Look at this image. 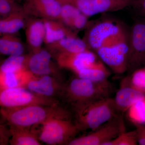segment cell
<instances>
[{
	"label": "cell",
	"mask_w": 145,
	"mask_h": 145,
	"mask_svg": "<svg viewBox=\"0 0 145 145\" xmlns=\"http://www.w3.org/2000/svg\"><path fill=\"white\" fill-rule=\"evenodd\" d=\"M125 131V127L122 114H119L93 132L88 135L75 138L69 145H104Z\"/></svg>",
	"instance_id": "cell-7"
},
{
	"label": "cell",
	"mask_w": 145,
	"mask_h": 145,
	"mask_svg": "<svg viewBox=\"0 0 145 145\" xmlns=\"http://www.w3.org/2000/svg\"><path fill=\"white\" fill-rule=\"evenodd\" d=\"M52 56L47 49L41 48L36 52H31L27 57V69L37 76L49 75L56 77L57 68L51 61Z\"/></svg>",
	"instance_id": "cell-14"
},
{
	"label": "cell",
	"mask_w": 145,
	"mask_h": 145,
	"mask_svg": "<svg viewBox=\"0 0 145 145\" xmlns=\"http://www.w3.org/2000/svg\"><path fill=\"white\" fill-rule=\"evenodd\" d=\"M43 21L45 28L44 43L46 45L68 36L77 34L76 32L66 26L59 20H45Z\"/></svg>",
	"instance_id": "cell-18"
},
{
	"label": "cell",
	"mask_w": 145,
	"mask_h": 145,
	"mask_svg": "<svg viewBox=\"0 0 145 145\" xmlns=\"http://www.w3.org/2000/svg\"><path fill=\"white\" fill-rule=\"evenodd\" d=\"M59 2L61 4V9L59 20L71 29L76 19L82 13L77 7L71 4Z\"/></svg>",
	"instance_id": "cell-26"
},
{
	"label": "cell",
	"mask_w": 145,
	"mask_h": 145,
	"mask_svg": "<svg viewBox=\"0 0 145 145\" xmlns=\"http://www.w3.org/2000/svg\"><path fill=\"white\" fill-rule=\"evenodd\" d=\"M75 123L80 131H93L110 121L118 114L113 99L110 97L93 101L74 108Z\"/></svg>",
	"instance_id": "cell-2"
},
{
	"label": "cell",
	"mask_w": 145,
	"mask_h": 145,
	"mask_svg": "<svg viewBox=\"0 0 145 145\" xmlns=\"http://www.w3.org/2000/svg\"><path fill=\"white\" fill-rule=\"evenodd\" d=\"M11 139L9 143L12 145H40L39 139L35 133L27 128L10 126Z\"/></svg>",
	"instance_id": "cell-22"
},
{
	"label": "cell",
	"mask_w": 145,
	"mask_h": 145,
	"mask_svg": "<svg viewBox=\"0 0 145 145\" xmlns=\"http://www.w3.org/2000/svg\"><path fill=\"white\" fill-rule=\"evenodd\" d=\"M144 69H145V67Z\"/></svg>",
	"instance_id": "cell-35"
},
{
	"label": "cell",
	"mask_w": 145,
	"mask_h": 145,
	"mask_svg": "<svg viewBox=\"0 0 145 145\" xmlns=\"http://www.w3.org/2000/svg\"><path fill=\"white\" fill-rule=\"evenodd\" d=\"M59 102L54 98L41 96L20 87L12 88L1 91L0 105L3 108H14L40 105L58 106Z\"/></svg>",
	"instance_id": "cell-5"
},
{
	"label": "cell",
	"mask_w": 145,
	"mask_h": 145,
	"mask_svg": "<svg viewBox=\"0 0 145 145\" xmlns=\"http://www.w3.org/2000/svg\"><path fill=\"white\" fill-rule=\"evenodd\" d=\"M132 6L136 12L145 19V0H133Z\"/></svg>",
	"instance_id": "cell-30"
},
{
	"label": "cell",
	"mask_w": 145,
	"mask_h": 145,
	"mask_svg": "<svg viewBox=\"0 0 145 145\" xmlns=\"http://www.w3.org/2000/svg\"><path fill=\"white\" fill-rule=\"evenodd\" d=\"M83 40L88 48L96 51L106 42L126 31L121 24L110 20L100 21L88 26Z\"/></svg>",
	"instance_id": "cell-8"
},
{
	"label": "cell",
	"mask_w": 145,
	"mask_h": 145,
	"mask_svg": "<svg viewBox=\"0 0 145 145\" xmlns=\"http://www.w3.org/2000/svg\"><path fill=\"white\" fill-rule=\"evenodd\" d=\"M24 9L23 5L19 4L15 0H0L1 18L18 13Z\"/></svg>",
	"instance_id": "cell-28"
},
{
	"label": "cell",
	"mask_w": 145,
	"mask_h": 145,
	"mask_svg": "<svg viewBox=\"0 0 145 145\" xmlns=\"http://www.w3.org/2000/svg\"><path fill=\"white\" fill-rule=\"evenodd\" d=\"M42 125L39 140L49 145H68L80 131L69 119H52Z\"/></svg>",
	"instance_id": "cell-6"
},
{
	"label": "cell",
	"mask_w": 145,
	"mask_h": 145,
	"mask_svg": "<svg viewBox=\"0 0 145 145\" xmlns=\"http://www.w3.org/2000/svg\"><path fill=\"white\" fill-rule=\"evenodd\" d=\"M47 50L54 55L61 53H78L89 49L83 39L77 34L65 37L46 45Z\"/></svg>",
	"instance_id": "cell-17"
},
{
	"label": "cell",
	"mask_w": 145,
	"mask_h": 145,
	"mask_svg": "<svg viewBox=\"0 0 145 145\" xmlns=\"http://www.w3.org/2000/svg\"><path fill=\"white\" fill-rule=\"evenodd\" d=\"M17 1H22V0H17ZM24 1H25V0H24Z\"/></svg>",
	"instance_id": "cell-34"
},
{
	"label": "cell",
	"mask_w": 145,
	"mask_h": 145,
	"mask_svg": "<svg viewBox=\"0 0 145 145\" xmlns=\"http://www.w3.org/2000/svg\"><path fill=\"white\" fill-rule=\"evenodd\" d=\"M138 144L135 130L122 133L113 140L107 142L104 145H136Z\"/></svg>",
	"instance_id": "cell-27"
},
{
	"label": "cell",
	"mask_w": 145,
	"mask_h": 145,
	"mask_svg": "<svg viewBox=\"0 0 145 145\" xmlns=\"http://www.w3.org/2000/svg\"><path fill=\"white\" fill-rule=\"evenodd\" d=\"M27 57L28 55L9 56L1 65L0 72H16L27 69Z\"/></svg>",
	"instance_id": "cell-25"
},
{
	"label": "cell",
	"mask_w": 145,
	"mask_h": 145,
	"mask_svg": "<svg viewBox=\"0 0 145 145\" xmlns=\"http://www.w3.org/2000/svg\"><path fill=\"white\" fill-rule=\"evenodd\" d=\"M24 10L30 17L59 20L61 4L58 0H25Z\"/></svg>",
	"instance_id": "cell-12"
},
{
	"label": "cell",
	"mask_w": 145,
	"mask_h": 145,
	"mask_svg": "<svg viewBox=\"0 0 145 145\" xmlns=\"http://www.w3.org/2000/svg\"><path fill=\"white\" fill-rule=\"evenodd\" d=\"M45 28L43 20L30 17L25 26L27 44L31 52H36L42 48L44 43Z\"/></svg>",
	"instance_id": "cell-16"
},
{
	"label": "cell",
	"mask_w": 145,
	"mask_h": 145,
	"mask_svg": "<svg viewBox=\"0 0 145 145\" xmlns=\"http://www.w3.org/2000/svg\"><path fill=\"white\" fill-rule=\"evenodd\" d=\"M144 98L145 94L133 87L130 83L129 76H127L122 80L113 100L117 111L122 114L137 101Z\"/></svg>",
	"instance_id": "cell-15"
},
{
	"label": "cell",
	"mask_w": 145,
	"mask_h": 145,
	"mask_svg": "<svg viewBox=\"0 0 145 145\" xmlns=\"http://www.w3.org/2000/svg\"><path fill=\"white\" fill-rule=\"evenodd\" d=\"M30 72L27 68L16 72H0L1 91L6 89L22 87Z\"/></svg>",
	"instance_id": "cell-23"
},
{
	"label": "cell",
	"mask_w": 145,
	"mask_h": 145,
	"mask_svg": "<svg viewBox=\"0 0 145 145\" xmlns=\"http://www.w3.org/2000/svg\"><path fill=\"white\" fill-rule=\"evenodd\" d=\"M112 86L108 80L94 82L77 77L64 86L62 93L74 108L110 97Z\"/></svg>",
	"instance_id": "cell-3"
},
{
	"label": "cell",
	"mask_w": 145,
	"mask_h": 145,
	"mask_svg": "<svg viewBox=\"0 0 145 145\" xmlns=\"http://www.w3.org/2000/svg\"><path fill=\"white\" fill-rule=\"evenodd\" d=\"M64 86L56 77L51 75L37 76L31 73L23 86V88L41 96L52 97L62 92Z\"/></svg>",
	"instance_id": "cell-11"
},
{
	"label": "cell",
	"mask_w": 145,
	"mask_h": 145,
	"mask_svg": "<svg viewBox=\"0 0 145 145\" xmlns=\"http://www.w3.org/2000/svg\"><path fill=\"white\" fill-rule=\"evenodd\" d=\"M126 112L128 119L134 125H145V98L137 101Z\"/></svg>",
	"instance_id": "cell-24"
},
{
	"label": "cell",
	"mask_w": 145,
	"mask_h": 145,
	"mask_svg": "<svg viewBox=\"0 0 145 145\" xmlns=\"http://www.w3.org/2000/svg\"><path fill=\"white\" fill-rule=\"evenodd\" d=\"M129 81L133 87L138 91L145 94V70L138 69L129 76Z\"/></svg>",
	"instance_id": "cell-29"
},
{
	"label": "cell",
	"mask_w": 145,
	"mask_h": 145,
	"mask_svg": "<svg viewBox=\"0 0 145 145\" xmlns=\"http://www.w3.org/2000/svg\"><path fill=\"white\" fill-rule=\"evenodd\" d=\"M24 45L19 37L15 34L3 35L0 39V52L8 56L23 55Z\"/></svg>",
	"instance_id": "cell-21"
},
{
	"label": "cell",
	"mask_w": 145,
	"mask_h": 145,
	"mask_svg": "<svg viewBox=\"0 0 145 145\" xmlns=\"http://www.w3.org/2000/svg\"><path fill=\"white\" fill-rule=\"evenodd\" d=\"M128 36L126 30L95 51L101 61L115 74H122L127 70Z\"/></svg>",
	"instance_id": "cell-4"
},
{
	"label": "cell",
	"mask_w": 145,
	"mask_h": 145,
	"mask_svg": "<svg viewBox=\"0 0 145 145\" xmlns=\"http://www.w3.org/2000/svg\"><path fill=\"white\" fill-rule=\"evenodd\" d=\"M145 61V19L135 21L129 31L127 70L140 68Z\"/></svg>",
	"instance_id": "cell-9"
},
{
	"label": "cell",
	"mask_w": 145,
	"mask_h": 145,
	"mask_svg": "<svg viewBox=\"0 0 145 145\" xmlns=\"http://www.w3.org/2000/svg\"><path fill=\"white\" fill-rule=\"evenodd\" d=\"M60 67L69 69L75 74L98 61V55L90 49L78 53H61L55 55Z\"/></svg>",
	"instance_id": "cell-13"
},
{
	"label": "cell",
	"mask_w": 145,
	"mask_h": 145,
	"mask_svg": "<svg viewBox=\"0 0 145 145\" xmlns=\"http://www.w3.org/2000/svg\"><path fill=\"white\" fill-rule=\"evenodd\" d=\"M127 1H133V0H127Z\"/></svg>",
	"instance_id": "cell-33"
},
{
	"label": "cell",
	"mask_w": 145,
	"mask_h": 145,
	"mask_svg": "<svg viewBox=\"0 0 145 145\" xmlns=\"http://www.w3.org/2000/svg\"><path fill=\"white\" fill-rule=\"evenodd\" d=\"M30 16L24 10L11 14L0 20V32L2 35L15 34L25 27Z\"/></svg>",
	"instance_id": "cell-19"
},
{
	"label": "cell",
	"mask_w": 145,
	"mask_h": 145,
	"mask_svg": "<svg viewBox=\"0 0 145 145\" xmlns=\"http://www.w3.org/2000/svg\"><path fill=\"white\" fill-rule=\"evenodd\" d=\"M138 144L145 145V125H135Z\"/></svg>",
	"instance_id": "cell-31"
},
{
	"label": "cell",
	"mask_w": 145,
	"mask_h": 145,
	"mask_svg": "<svg viewBox=\"0 0 145 145\" xmlns=\"http://www.w3.org/2000/svg\"><path fill=\"white\" fill-rule=\"evenodd\" d=\"M2 117L10 126L28 128L42 125L52 119H69L71 114L68 110L58 106L40 105L1 109Z\"/></svg>",
	"instance_id": "cell-1"
},
{
	"label": "cell",
	"mask_w": 145,
	"mask_h": 145,
	"mask_svg": "<svg viewBox=\"0 0 145 145\" xmlns=\"http://www.w3.org/2000/svg\"><path fill=\"white\" fill-rule=\"evenodd\" d=\"M7 131L5 127L1 125V145L7 144V143L8 139L5 137L7 135Z\"/></svg>",
	"instance_id": "cell-32"
},
{
	"label": "cell",
	"mask_w": 145,
	"mask_h": 145,
	"mask_svg": "<svg viewBox=\"0 0 145 145\" xmlns=\"http://www.w3.org/2000/svg\"><path fill=\"white\" fill-rule=\"evenodd\" d=\"M101 60L90 66L76 73L78 77L94 82H103L108 80L110 72Z\"/></svg>",
	"instance_id": "cell-20"
},
{
	"label": "cell",
	"mask_w": 145,
	"mask_h": 145,
	"mask_svg": "<svg viewBox=\"0 0 145 145\" xmlns=\"http://www.w3.org/2000/svg\"><path fill=\"white\" fill-rule=\"evenodd\" d=\"M71 4L89 18L106 12L122 10L131 5L133 1L127 0H58Z\"/></svg>",
	"instance_id": "cell-10"
}]
</instances>
